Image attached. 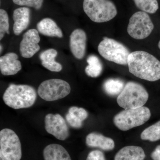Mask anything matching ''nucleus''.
<instances>
[{
    "instance_id": "1",
    "label": "nucleus",
    "mask_w": 160,
    "mask_h": 160,
    "mask_svg": "<svg viewBox=\"0 0 160 160\" xmlns=\"http://www.w3.org/2000/svg\"><path fill=\"white\" fill-rule=\"evenodd\" d=\"M127 65L129 72L136 77L149 82L160 79V61L148 52L143 51L131 52Z\"/></svg>"
},
{
    "instance_id": "2",
    "label": "nucleus",
    "mask_w": 160,
    "mask_h": 160,
    "mask_svg": "<svg viewBox=\"0 0 160 160\" xmlns=\"http://www.w3.org/2000/svg\"><path fill=\"white\" fill-rule=\"evenodd\" d=\"M36 98L37 92L34 88L26 85L11 84L3 96L5 104L16 109L31 107Z\"/></svg>"
},
{
    "instance_id": "3",
    "label": "nucleus",
    "mask_w": 160,
    "mask_h": 160,
    "mask_svg": "<svg viewBox=\"0 0 160 160\" xmlns=\"http://www.w3.org/2000/svg\"><path fill=\"white\" fill-rule=\"evenodd\" d=\"M149 98V94L139 83L129 82L126 84L117 98L120 107L125 109L142 107Z\"/></svg>"
},
{
    "instance_id": "4",
    "label": "nucleus",
    "mask_w": 160,
    "mask_h": 160,
    "mask_svg": "<svg viewBox=\"0 0 160 160\" xmlns=\"http://www.w3.org/2000/svg\"><path fill=\"white\" fill-rule=\"evenodd\" d=\"M83 9L93 22L103 23L114 18L117 9L110 0H84Z\"/></svg>"
},
{
    "instance_id": "5",
    "label": "nucleus",
    "mask_w": 160,
    "mask_h": 160,
    "mask_svg": "<svg viewBox=\"0 0 160 160\" xmlns=\"http://www.w3.org/2000/svg\"><path fill=\"white\" fill-rule=\"evenodd\" d=\"M151 117V112L146 107L125 109L113 118L115 125L120 130L127 131L145 124Z\"/></svg>"
},
{
    "instance_id": "6",
    "label": "nucleus",
    "mask_w": 160,
    "mask_h": 160,
    "mask_svg": "<svg viewBox=\"0 0 160 160\" xmlns=\"http://www.w3.org/2000/svg\"><path fill=\"white\" fill-rule=\"evenodd\" d=\"M98 51L105 59L122 65H127L128 57L130 53L122 44L106 37L99 44Z\"/></svg>"
},
{
    "instance_id": "7",
    "label": "nucleus",
    "mask_w": 160,
    "mask_h": 160,
    "mask_svg": "<svg viewBox=\"0 0 160 160\" xmlns=\"http://www.w3.org/2000/svg\"><path fill=\"white\" fill-rule=\"evenodd\" d=\"M71 87L66 81L52 79L44 81L38 88V93L42 99L48 102L57 101L70 93Z\"/></svg>"
},
{
    "instance_id": "8",
    "label": "nucleus",
    "mask_w": 160,
    "mask_h": 160,
    "mask_svg": "<svg viewBox=\"0 0 160 160\" xmlns=\"http://www.w3.org/2000/svg\"><path fill=\"white\" fill-rule=\"evenodd\" d=\"M153 29L154 25L148 13L138 11L129 19L127 32L135 39L142 40L149 37Z\"/></svg>"
},
{
    "instance_id": "9",
    "label": "nucleus",
    "mask_w": 160,
    "mask_h": 160,
    "mask_svg": "<svg viewBox=\"0 0 160 160\" xmlns=\"http://www.w3.org/2000/svg\"><path fill=\"white\" fill-rule=\"evenodd\" d=\"M0 153L8 160H20L22 157V146L19 138L11 129L0 132Z\"/></svg>"
},
{
    "instance_id": "10",
    "label": "nucleus",
    "mask_w": 160,
    "mask_h": 160,
    "mask_svg": "<svg viewBox=\"0 0 160 160\" xmlns=\"http://www.w3.org/2000/svg\"><path fill=\"white\" fill-rule=\"evenodd\" d=\"M45 126L47 132L58 139L64 141L69 137V128L61 115H46L45 118Z\"/></svg>"
},
{
    "instance_id": "11",
    "label": "nucleus",
    "mask_w": 160,
    "mask_h": 160,
    "mask_svg": "<svg viewBox=\"0 0 160 160\" xmlns=\"http://www.w3.org/2000/svg\"><path fill=\"white\" fill-rule=\"evenodd\" d=\"M40 38L38 32L35 29H30L24 33L20 44V52L22 57L29 58L39 51L38 43Z\"/></svg>"
},
{
    "instance_id": "12",
    "label": "nucleus",
    "mask_w": 160,
    "mask_h": 160,
    "mask_svg": "<svg viewBox=\"0 0 160 160\" xmlns=\"http://www.w3.org/2000/svg\"><path fill=\"white\" fill-rule=\"evenodd\" d=\"M86 41V34L82 29H75L70 35L69 48L72 54L78 59H82L85 56Z\"/></svg>"
},
{
    "instance_id": "13",
    "label": "nucleus",
    "mask_w": 160,
    "mask_h": 160,
    "mask_svg": "<svg viewBox=\"0 0 160 160\" xmlns=\"http://www.w3.org/2000/svg\"><path fill=\"white\" fill-rule=\"evenodd\" d=\"M18 56L14 52H9L0 58V70L3 75L17 74L22 68V64L18 60Z\"/></svg>"
},
{
    "instance_id": "14",
    "label": "nucleus",
    "mask_w": 160,
    "mask_h": 160,
    "mask_svg": "<svg viewBox=\"0 0 160 160\" xmlns=\"http://www.w3.org/2000/svg\"><path fill=\"white\" fill-rule=\"evenodd\" d=\"M30 9L27 7H20L15 9L12 18L14 20L13 32L19 35L29 26L30 22Z\"/></svg>"
},
{
    "instance_id": "15",
    "label": "nucleus",
    "mask_w": 160,
    "mask_h": 160,
    "mask_svg": "<svg viewBox=\"0 0 160 160\" xmlns=\"http://www.w3.org/2000/svg\"><path fill=\"white\" fill-rule=\"evenodd\" d=\"M86 143L89 147L98 148L105 151L112 150L115 147L113 140L97 132L88 134L86 137Z\"/></svg>"
},
{
    "instance_id": "16",
    "label": "nucleus",
    "mask_w": 160,
    "mask_h": 160,
    "mask_svg": "<svg viewBox=\"0 0 160 160\" xmlns=\"http://www.w3.org/2000/svg\"><path fill=\"white\" fill-rule=\"evenodd\" d=\"M145 152L142 147L127 146L120 149L116 154L114 160H144Z\"/></svg>"
},
{
    "instance_id": "17",
    "label": "nucleus",
    "mask_w": 160,
    "mask_h": 160,
    "mask_svg": "<svg viewBox=\"0 0 160 160\" xmlns=\"http://www.w3.org/2000/svg\"><path fill=\"white\" fill-rule=\"evenodd\" d=\"M38 31L43 35L52 37L62 38V30L54 21L49 18H45L40 21L37 25Z\"/></svg>"
},
{
    "instance_id": "18",
    "label": "nucleus",
    "mask_w": 160,
    "mask_h": 160,
    "mask_svg": "<svg viewBox=\"0 0 160 160\" xmlns=\"http://www.w3.org/2000/svg\"><path fill=\"white\" fill-rule=\"evenodd\" d=\"M45 160H71L68 152L62 146L52 144L46 146L43 151Z\"/></svg>"
},
{
    "instance_id": "19",
    "label": "nucleus",
    "mask_w": 160,
    "mask_h": 160,
    "mask_svg": "<svg viewBox=\"0 0 160 160\" xmlns=\"http://www.w3.org/2000/svg\"><path fill=\"white\" fill-rule=\"evenodd\" d=\"M57 55V51L53 49H48L43 51L40 55L42 65L50 71L56 72L61 71L62 69V66L55 60Z\"/></svg>"
},
{
    "instance_id": "20",
    "label": "nucleus",
    "mask_w": 160,
    "mask_h": 160,
    "mask_svg": "<svg viewBox=\"0 0 160 160\" xmlns=\"http://www.w3.org/2000/svg\"><path fill=\"white\" fill-rule=\"evenodd\" d=\"M89 65L86 66L85 72L87 75L92 78H97L102 73V64L96 56L91 55L87 59Z\"/></svg>"
},
{
    "instance_id": "21",
    "label": "nucleus",
    "mask_w": 160,
    "mask_h": 160,
    "mask_svg": "<svg viewBox=\"0 0 160 160\" xmlns=\"http://www.w3.org/2000/svg\"><path fill=\"white\" fill-rule=\"evenodd\" d=\"M125 87L124 82L118 79H109L103 85L106 93L111 96L119 94Z\"/></svg>"
},
{
    "instance_id": "22",
    "label": "nucleus",
    "mask_w": 160,
    "mask_h": 160,
    "mask_svg": "<svg viewBox=\"0 0 160 160\" xmlns=\"http://www.w3.org/2000/svg\"><path fill=\"white\" fill-rule=\"evenodd\" d=\"M141 138L143 140L156 142L160 139V121L146 128L142 132Z\"/></svg>"
},
{
    "instance_id": "23",
    "label": "nucleus",
    "mask_w": 160,
    "mask_h": 160,
    "mask_svg": "<svg viewBox=\"0 0 160 160\" xmlns=\"http://www.w3.org/2000/svg\"><path fill=\"white\" fill-rule=\"evenodd\" d=\"M136 6L142 11L154 13L159 8L157 0H133Z\"/></svg>"
},
{
    "instance_id": "24",
    "label": "nucleus",
    "mask_w": 160,
    "mask_h": 160,
    "mask_svg": "<svg viewBox=\"0 0 160 160\" xmlns=\"http://www.w3.org/2000/svg\"><path fill=\"white\" fill-rule=\"evenodd\" d=\"M9 20L8 15L6 10L0 9V40L3 39L5 33L9 34Z\"/></svg>"
},
{
    "instance_id": "25",
    "label": "nucleus",
    "mask_w": 160,
    "mask_h": 160,
    "mask_svg": "<svg viewBox=\"0 0 160 160\" xmlns=\"http://www.w3.org/2000/svg\"><path fill=\"white\" fill-rule=\"evenodd\" d=\"M44 0H12L14 4L20 6L32 7L36 9H41Z\"/></svg>"
},
{
    "instance_id": "26",
    "label": "nucleus",
    "mask_w": 160,
    "mask_h": 160,
    "mask_svg": "<svg viewBox=\"0 0 160 160\" xmlns=\"http://www.w3.org/2000/svg\"><path fill=\"white\" fill-rule=\"evenodd\" d=\"M69 113L82 122L86 119L88 116V112L85 109L75 106L69 108Z\"/></svg>"
},
{
    "instance_id": "27",
    "label": "nucleus",
    "mask_w": 160,
    "mask_h": 160,
    "mask_svg": "<svg viewBox=\"0 0 160 160\" xmlns=\"http://www.w3.org/2000/svg\"><path fill=\"white\" fill-rule=\"evenodd\" d=\"M66 120L69 125L73 128H79L82 126L83 122L74 117L69 113L66 115Z\"/></svg>"
},
{
    "instance_id": "28",
    "label": "nucleus",
    "mask_w": 160,
    "mask_h": 160,
    "mask_svg": "<svg viewBox=\"0 0 160 160\" xmlns=\"http://www.w3.org/2000/svg\"><path fill=\"white\" fill-rule=\"evenodd\" d=\"M86 160H106V159L102 152L95 150L89 152Z\"/></svg>"
},
{
    "instance_id": "29",
    "label": "nucleus",
    "mask_w": 160,
    "mask_h": 160,
    "mask_svg": "<svg viewBox=\"0 0 160 160\" xmlns=\"http://www.w3.org/2000/svg\"><path fill=\"white\" fill-rule=\"evenodd\" d=\"M151 158L153 160H160V145L157 146L151 153Z\"/></svg>"
},
{
    "instance_id": "30",
    "label": "nucleus",
    "mask_w": 160,
    "mask_h": 160,
    "mask_svg": "<svg viewBox=\"0 0 160 160\" xmlns=\"http://www.w3.org/2000/svg\"><path fill=\"white\" fill-rule=\"evenodd\" d=\"M0 160H8L2 153H0Z\"/></svg>"
},
{
    "instance_id": "31",
    "label": "nucleus",
    "mask_w": 160,
    "mask_h": 160,
    "mask_svg": "<svg viewBox=\"0 0 160 160\" xmlns=\"http://www.w3.org/2000/svg\"><path fill=\"white\" fill-rule=\"evenodd\" d=\"M158 46L159 48L160 49V40L158 42Z\"/></svg>"
},
{
    "instance_id": "32",
    "label": "nucleus",
    "mask_w": 160,
    "mask_h": 160,
    "mask_svg": "<svg viewBox=\"0 0 160 160\" xmlns=\"http://www.w3.org/2000/svg\"><path fill=\"white\" fill-rule=\"evenodd\" d=\"M2 45H1V52H2Z\"/></svg>"
}]
</instances>
